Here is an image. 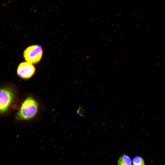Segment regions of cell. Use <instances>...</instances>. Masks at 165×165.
Segmentation results:
<instances>
[{"label":"cell","instance_id":"obj_2","mask_svg":"<svg viewBox=\"0 0 165 165\" xmlns=\"http://www.w3.org/2000/svg\"><path fill=\"white\" fill-rule=\"evenodd\" d=\"M20 102L19 90L15 83L10 82L0 83V116L17 109Z\"/></svg>","mask_w":165,"mask_h":165},{"label":"cell","instance_id":"obj_5","mask_svg":"<svg viewBox=\"0 0 165 165\" xmlns=\"http://www.w3.org/2000/svg\"><path fill=\"white\" fill-rule=\"evenodd\" d=\"M132 162L130 157L127 155L123 154L119 158L118 165H131Z\"/></svg>","mask_w":165,"mask_h":165},{"label":"cell","instance_id":"obj_7","mask_svg":"<svg viewBox=\"0 0 165 165\" xmlns=\"http://www.w3.org/2000/svg\"><path fill=\"white\" fill-rule=\"evenodd\" d=\"M78 112L81 116H84V110L81 107H79L78 109Z\"/></svg>","mask_w":165,"mask_h":165},{"label":"cell","instance_id":"obj_6","mask_svg":"<svg viewBox=\"0 0 165 165\" xmlns=\"http://www.w3.org/2000/svg\"><path fill=\"white\" fill-rule=\"evenodd\" d=\"M133 165H145L143 159L141 156H135L132 160Z\"/></svg>","mask_w":165,"mask_h":165},{"label":"cell","instance_id":"obj_4","mask_svg":"<svg viewBox=\"0 0 165 165\" xmlns=\"http://www.w3.org/2000/svg\"><path fill=\"white\" fill-rule=\"evenodd\" d=\"M35 71V67L32 64L28 62H23L18 65L17 73L18 75L23 79H28L31 78Z\"/></svg>","mask_w":165,"mask_h":165},{"label":"cell","instance_id":"obj_1","mask_svg":"<svg viewBox=\"0 0 165 165\" xmlns=\"http://www.w3.org/2000/svg\"><path fill=\"white\" fill-rule=\"evenodd\" d=\"M44 105L41 98L36 94H26L20 102L15 115V120L25 125L37 122L43 112Z\"/></svg>","mask_w":165,"mask_h":165},{"label":"cell","instance_id":"obj_3","mask_svg":"<svg viewBox=\"0 0 165 165\" xmlns=\"http://www.w3.org/2000/svg\"><path fill=\"white\" fill-rule=\"evenodd\" d=\"M42 48L39 45H33L28 47L23 53L25 61L32 64L38 63L42 59Z\"/></svg>","mask_w":165,"mask_h":165}]
</instances>
